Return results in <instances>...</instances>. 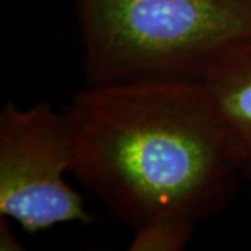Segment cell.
I'll use <instances>...</instances> for the list:
<instances>
[{"label": "cell", "mask_w": 251, "mask_h": 251, "mask_svg": "<svg viewBox=\"0 0 251 251\" xmlns=\"http://www.w3.org/2000/svg\"><path fill=\"white\" fill-rule=\"evenodd\" d=\"M198 221L184 215H158L134 227L131 251L184 250L196 233Z\"/></svg>", "instance_id": "cell-5"}, {"label": "cell", "mask_w": 251, "mask_h": 251, "mask_svg": "<svg viewBox=\"0 0 251 251\" xmlns=\"http://www.w3.org/2000/svg\"><path fill=\"white\" fill-rule=\"evenodd\" d=\"M72 148L63 112L48 102H7L0 112V215L27 233L94 221L85 198L66 180Z\"/></svg>", "instance_id": "cell-3"}, {"label": "cell", "mask_w": 251, "mask_h": 251, "mask_svg": "<svg viewBox=\"0 0 251 251\" xmlns=\"http://www.w3.org/2000/svg\"><path fill=\"white\" fill-rule=\"evenodd\" d=\"M201 82L224 125L240 173L251 180V41L225 53Z\"/></svg>", "instance_id": "cell-4"}, {"label": "cell", "mask_w": 251, "mask_h": 251, "mask_svg": "<svg viewBox=\"0 0 251 251\" xmlns=\"http://www.w3.org/2000/svg\"><path fill=\"white\" fill-rule=\"evenodd\" d=\"M62 112L72 175L130 227L169 214L201 224L232 202L242 173L201 80L87 84Z\"/></svg>", "instance_id": "cell-1"}, {"label": "cell", "mask_w": 251, "mask_h": 251, "mask_svg": "<svg viewBox=\"0 0 251 251\" xmlns=\"http://www.w3.org/2000/svg\"><path fill=\"white\" fill-rule=\"evenodd\" d=\"M87 84L201 80L251 41V0H74Z\"/></svg>", "instance_id": "cell-2"}]
</instances>
